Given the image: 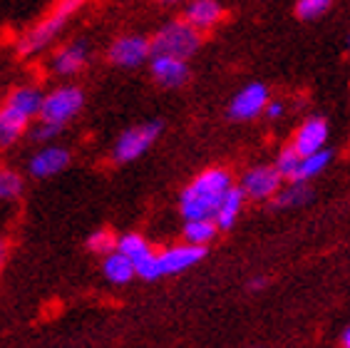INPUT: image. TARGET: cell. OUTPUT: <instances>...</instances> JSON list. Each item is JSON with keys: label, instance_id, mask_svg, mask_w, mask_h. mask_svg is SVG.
<instances>
[{"label": "cell", "instance_id": "obj_1", "mask_svg": "<svg viewBox=\"0 0 350 348\" xmlns=\"http://www.w3.org/2000/svg\"><path fill=\"white\" fill-rule=\"evenodd\" d=\"M234 187V174L226 167H206L191 177L179 192V214L187 219H214L216 209Z\"/></svg>", "mask_w": 350, "mask_h": 348}, {"label": "cell", "instance_id": "obj_2", "mask_svg": "<svg viewBox=\"0 0 350 348\" xmlns=\"http://www.w3.org/2000/svg\"><path fill=\"white\" fill-rule=\"evenodd\" d=\"M85 5H88V0H55V5L47 10L45 18L35 23L33 27H27L25 33L18 38V42H15L18 58L27 60V58L45 53Z\"/></svg>", "mask_w": 350, "mask_h": 348}, {"label": "cell", "instance_id": "obj_3", "mask_svg": "<svg viewBox=\"0 0 350 348\" xmlns=\"http://www.w3.org/2000/svg\"><path fill=\"white\" fill-rule=\"evenodd\" d=\"M149 40H152V55H169V58L189 60L191 55L199 53L204 35L189 25L184 18H176L157 27V33Z\"/></svg>", "mask_w": 350, "mask_h": 348}, {"label": "cell", "instance_id": "obj_4", "mask_svg": "<svg viewBox=\"0 0 350 348\" xmlns=\"http://www.w3.org/2000/svg\"><path fill=\"white\" fill-rule=\"evenodd\" d=\"M82 108H85V90L80 85H72V82H62V85H55L53 90L45 92L38 122L65 129L82 112Z\"/></svg>", "mask_w": 350, "mask_h": 348}, {"label": "cell", "instance_id": "obj_5", "mask_svg": "<svg viewBox=\"0 0 350 348\" xmlns=\"http://www.w3.org/2000/svg\"><path fill=\"white\" fill-rule=\"evenodd\" d=\"M162 120H147L139 122V125H132L115 140V145L109 149V160L115 164H132L154 147L157 140L162 137Z\"/></svg>", "mask_w": 350, "mask_h": 348}, {"label": "cell", "instance_id": "obj_6", "mask_svg": "<svg viewBox=\"0 0 350 348\" xmlns=\"http://www.w3.org/2000/svg\"><path fill=\"white\" fill-rule=\"evenodd\" d=\"M107 62L122 70H137L152 60V40L142 33L117 35L107 45Z\"/></svg>", "mask_w": 350, "mask_h": 348}, {"label": "cell", "instance_id": "obj_7", "mask_svg": "<svg viewBox=\"0 0 350 348\" xmlns=\"http://www.w3.org/2000/svg\"><path fill=\"white\" fill-rule=\"evenodd\" d=\"M271 100V90L266 82H249L231 97L226 114L234 122H254L263 117V110Z\"/></svg>", "mask_w": 350, "mask_h": 348}, {"label": "cell", "instance_id": "obj_8", "mask_svg": "<svg viewBox=\"0 0 350 348\" xmlns=\"http://www.w3.org/2000/svg\"><path fill=\"white\" fill-rule=\"evenodd\" d=\"M283 184H286V179L278 174V169L273 164H256V167L246 169L241 182H239V187L246 195V199L266 201V204L281 192Z\"/></svg>", "mask_w": 350, "mask_h": 348}, {"label": "cell", "instance_id": "obj_9", "mask_svg": "<svg viewBox=\"0 0 350 348\" xmlns=\"http://www.w3.org/2000/svg\"><path fill=\"white\" fill-rule=\"evenodd\" d=\"M204 259H206V249L187 244V241L157 249V264H159V274L162 276L184 274V271H189L191 266L202 264Z\"/></svg>", "mask_w": 350, "mask_h": 348}, {"label": "cell", "instance_id": "obj_10", "mask_svg": "<svg viewBox=\"0 0 350 348\" xmlns=\"http://www.w3.org/2000/svg\"><path fill=\"white\" fill-rule=\"evenodd\" d=\"M70 162H72V154L68 147L47 142L45 147H40L27 160V174L33 179H53L70 167Z\"/></svg>", "mask_w": 350, "mask_h": 348}, {"label": "cell", "instance_id": "obj_11", "mask_svg": "<svg viewBox=\"0 0 350 348\" xmlns=\"http://www.w3.org/2000/svg\"><path fill=\"white\" fill-rule=\"evenodd\" d=\"M328 140H330L328 120H325L323 114H310V117H306L296 127L288 145L304 157V154H316L321 149H325L328 147Z\"/></svg>", "mask_w": 350, "mask_h": 348}, {"label": "cell", "instance_id": "obj_12", "mask_svg": "<svg viewBox=\"0 0 350 348\" xmlns=\"http://www.w3.org/2000/svg\"><path fill=\"white\" fill-rule=\"evenodd\" d=\"M149 65V75L164 90H179L191 80V67L189 60L182 58H169V55H152Z\"/></svg>", "mask_w": 350, "mask_h": 348}, {"label": "cell", "instance_id": "obj_13", "mask_svg": "<svg viewBox=\"0 0 350 348\" xmlns=\"http://www.w3.org/2000/svg\"><path fill=\"white\" fill-rule=\"evenodd\" d=\"M90 45L85 40H70L65 45H60L50 55V73L57 77H72L80 75L90 62Z\"/></svg>", "mask_w": 350, "mask_h": 348}, {"label": "cell", "instance_id": "obj_14", "mask_svg": "<svg viewBox=\"0 0 350 348\" xmlns=\"http://www.w3.org/2000/svg\"><path fill=\"white\" fill-rule=\"evenodd\" d=\"M182 18L204 35L226 18V10H224L221 0H189Z\"/></svg>", "mask_w": 350, "mask_h": 348}, {"label": "cell", "instance_id": "obj_15", "mask_svg": "<svg viewBox=\"0 0 350 348\" xmlns=\"http://www.w3.org/2000/svg\"><path fill=\"white\" fill-rule=\"evenodd\" d=\"M30 125H33V120L27 114H23L21 110H15L13 105H8L3 100V105H0V149L15 147L27 134Z\"/></svg>", "mask_w": 350, "mask_h": 348}, {"label": "cell", "instance_id": "obj_16", "mask_svg": "<svg viewBox=\"0 0 350 348\" xmlns=\"http://www.w3.org/2000/svg\"><path fill=\"white\" fill-rule=\"evenodd\" d=\"M42 97H45V90L40 85H33V82H25V85L13 87L10 92L5 95V102L13 105L15 110H21L23 114H27L30 120H38L42 108Z\"/></svg>", "mask_w": 350, "mask_h": 348}, {"label": "cell", "instance_id": "obj_17", "mask_svg": "<svg viewBox=\"0 0 350 348\" xmlns=\"http://www.w3.org/2000/svg\"><path fill=\"white\" fill-rule=\"evenodd\" d=\"M246 201L249 199H246V195L241 192L239 184H234V187L226 192V197L221 199V204H219V209H216V214H214V221H216V227H219V232H229V229L236 227L239 216L243 214Z\"/></svg>", "mask_w": 350, "mask_h": 348}, {"label": "cell", "instance_id": "obj_18", "mask_svg": "<svg viewBox=\"0 0 350 348\" xmlns=\"http://www.w3.org/2000/svg\"><path fill=\"white\" fill-rule=\"evenodd\" d=\"M102 276L112 286H127V284H132L137 279L135 261L127 259L120 251H112V254H107L102 259Z\"/></svg>", "mask_w": 350, "mask_h": 348}, {"label": "cell", "instance_id": "obj_19", "mask_svg": "<svg viewBox=\"0 0 350 348\" xmlns=\"http://www.w3.org/2000/svg\"><path fill=\"white\" fill-rule=\"evenodd\" d=\"M313 199V189H310L308 182H286L273 199L269 201L271 209H278V212H286V209H298L308 204Z\"/></svg>", "mask_w": 350, "mask_h": 348}, {"label": "cell", "instance_id": "obj_20", "mask_svg": "<svg viewBox=\"0 0 350 348\" xmlns=\"http://www.w3.org/2000/svg\"><path fill=\"white\" fill-rule=\"evenodd\" d=\"M182 236L187 244L206 249L219 236V227L214 219H187L182 227Z\"/></svg>", "mask_w": 350, "mask_h": 348}, {"label": "cell", "instance_id": "obj_21", "mask_svg": "<svg viewBox=\"0 0 350 348\" xmlns=\"http://www.w3.org/2000/svg\"><path fill=\"white\" fill-rule=\"evenodd\" d=\"M330 162H333V149L325 147L316 154H304L301 157V164H298V174H296V182H313L316 177L325 172L330 167Z\"/></svg>", "mask_w": 350, "mask_h": 348}, {"label": "cell", "instance_id": "obj_22", "mask_svg": "<svg viewBox=\"0 0 350 348\" xmlns=\"http://www.w3.org/2000/svg\"><path fill=\"white\" fill-rule=\"evenodd\" d=\"M117 251H120V254H124L127 259H132L137 264V261H142L144 256L152 254V251H154V247H152L147 236L139 234V232H124V234L117 239Z\"/></svg>", "mask_w": 350, "mask_h": 348}, {"label": "cell", "instance_id": "obj_23", "mask_svg": "<svg viewBox=\"0 0 350 348\" xmlns=\"http://www.w3.org/2000/svg\"><path fill=\"white\" fill-rule=\"evenodd\" d=\"M117 239H120V236H117L112 229L102 227V229H94V232H90L88 241H85V247H88L90 254L102 256V259H105L107 254L117 251Z\"/></svg>", "mask_w": 350, "mask_h": 348}, {"label": "cell", "instance_id": "obj_24", "mask_svg": "<svg viewBox=\"0 0 350 348\" xmlns=\"http://www.w3.org/2000/svg\"><path fill=\"white\" fill-rule=\"evenodd\" d=\"M25 192V179L10 167H0V204L3 201H18Z\"/></svg>", "mask_w": 350, "mask_h": 348}, {"label": "cell", "instance_id": "obj_25", "mask_svg": "<svg viewBox=\"0 0 350 348\" xmlns=\"http://www.w3.org/2000/svg\"><path fill=\"white\" fill-rule=\"evenodd\" d=\"M330 8H333V0H296L293 15L304 23H316L328 15Z\"/></svg>", "mask_w": 350, "mask_h": 348}, {"label": "cell", "instance_id": "obj_26", "mask_svg": "<svg viewBox=\"0 0 350 348\" xmlns=\"http://www.w3.org/2000/svg\"><path fill=\"white\" fill-rule=\"evenodd\" d=\"M298 164H301V154L291 147V145H286V147L276 154V160H273V167L278 169V174H281L286 182H296Z\"/></svg>", "mask_w": 350, "mask_h": 348}, {"label": "cell", "instance_id": "obj_27", "mask_svg": "<svg viewBox=\"0 0 350 348\" xmlns=\"http://www.w3.org/2000/svg\"><path fill=\"white\" fill-rule=\"evenodd\" d=\"M135 269H137V279H142V282H157V279H162L159 264H157V249L149 256H144L142 261H137Z\"/></svg>", "mask_w": 350, "mask_h": 348}, {"label": "cell", "instance_id": "obj_28", "mask_svg": "<svg viewBox=\"0 0 350 348\" xmlns=\"http://www.w3.org/2000/svg\"><path fill=\"white\" fill-rule=\"evenodd\" d=\"M283 114H286V102L278 100V97H271L269 105H266V110H263V117L271 120V122H276V120H281Z\"/></svg>", "mask_w": 350, "mask_h": 348}, {"label": "cell", "instance_id": "obj_29", "mask_svg": "<svg viewBox=\"0 0 350 348\" xmlns=\"http://www.w3.org/2000/svg\"><path fill=\"white\" fill-rule=\"evenodd\" d=\"M62 129L60 127H53V125H45V122H38V127L33 129V137L38 142H53Z\"/></svg>", "mask_w": 350, "mask_h": 348}, {"label": "cell", "instance_id": "obj_30", "mask_svg": "<svg viewBox=\"0 0 350 348\" xmlns=\"http://www.w3.org/2000/svg\"><path fill=\"white\" fill-rule=\"evenodd\" d=\"M269 284H271V279L269 276H263V274H256L254 279L249 282V291H263V288H269Z\"/></svg>", "mask_w": 350, "mask_h": 348}, {"label": "cell", "instance_id": "obj_31", "mask_svg": "<svg viewBox=\"0 0 350 348\" xmlns=\"http://www.w3.org/2000/svg\"><path fill=\"white\" fill-rule=\"evenodd\" d=\"M8 251H10V247H8V241L0 236V269H3V264L8 261Z\"/></svg>", "mask_w": 350, "mask_h": 348}, {"label": "cell", "instance_id": "obj_32", "mask_svg": "<svg viewBox=\"0 0 350 348\" xmlns=\"http://www.w3.org/2000/svg\"><path fill=\"white\" fill-rule=\"evenodd\" d=\"M340 343H343V348H350V326L343 331V336H340Z\"/></svg>", "mask_w": 350, "mask_h": 348}, {"label": "cell", "instance_id": "obj_33", "mask_svg": "<svg viewBox=\"0 0 350 348\" xmlns=\"http://www.w3.org/2000/svg\"><path fill=\"white\" fill-rule=\"evenodd\" d=\"M157 3H162V5H176V3H184V0H157Z\"/></svg>", "mask_w": 350, "mask_h": 348}, {"label": "cell", "instance_id": "obj_34", "mask_svg": "<svg viewBox=\"0 0 350 348\" xmlns=\"http://www.w3.org/2000/svg\"><path fill=\"white\" fill-rule=\"evenodd\" d=\"M348 50H350V33H348Z\"/></svg>", "mask_w": 350, "mask_h": 348}]
</instances>
